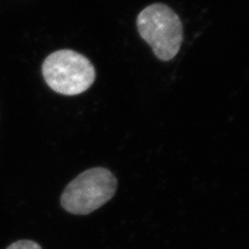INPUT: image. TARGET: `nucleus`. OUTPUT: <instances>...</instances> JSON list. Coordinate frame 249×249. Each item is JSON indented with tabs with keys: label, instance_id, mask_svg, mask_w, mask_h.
<instances>
[{
	"label": "nucleus",
	"instance_id": "7ed1b4c3",
	"mask_svg": "<svg viewBox=\"0 0 249 249\" xmlns=\"http://www.w3.org/2000/svg\"><path fill=\"white\" fill-rule=\"evenodd\" d=\"M116 177L104 167L86 170L66 187L62 196L63 209L75 215H88L107 203L115 195Z\"/></svg>",
	"mask_w": 249,
	"mask_h": 249
},
{
	"label": "nucleus",
	"instance_id": "20e7f679",
	"mask_svg": "<svg viewBox=\"0 0 249 249\" xmlns=\"http://www.w3.org/2000/svg\"><path fill=\"white\" fill-rule=\"evenodd\" d=\"M6 249H43L35 241L19 240L11 244Z\"/></svg>",
	"mask_w": 249,
	"mask_h": 249
},
{
	"label": "nucleus",
	"instance_id": "f03ea898",
	"mask_svg": "<svg viewBox=\"0 0 249 249\" xmlns=\"http://www.w3.org/2000/svg\"><path fill=\"white\" fill-rule=\"evenodd\" d=\"M46 84L53 91L74 96L86 91L95 81L93 65L83 54L70 49L50 53L42 66Z\"/></svg>",
	"mask_w": 249,
	"mask_h": 249
},
{
	"label": "nucleus",
	"instance_id": "f257e3e1",
	"mask_svg": "<svg viewBox=\"0 0 249 249\" xmlns=\"http://www.w3.org/2000/svg\"><path fill=\"white\" fill-rule=\"evenodd\" d=\"M139 34L161 61L178 54L183 42V25L178 14L164 4H152L137 18Z\"/></svg>",
	"mask_w": 249,
	"mask_h": 249
}]
</instances>
